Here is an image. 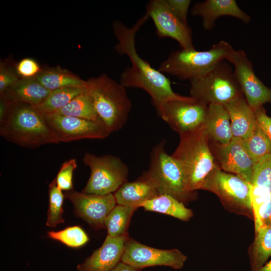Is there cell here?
<instances>
[{
    "mask_svg": "<svg viewBox=\"0 0 271 271\" xmlns=\"http://www.w3.org/2000/svg\"><path fill=\"white\" fill-rule=\"evenodd\" d=\"M215 194L226 208L234 212L253 214L251 184L217 167L206 180L202 189Z\"/></svg>",
    "mask_w": 271,
    "mask_h": 271,
    "instance_id": "cell-9",
    "label": "cell"
},
{
    "mask_svg": "<svg viewBox=\"0 0 271 271\" xmlns=\"http://www.w3.org/2000/svg\"><path fill=\"white\" fill-rule=\"evenodd\" d=\"M208 106L191 96H181L163 102L156 109L162 118L181 136L203 125Z\"/></svg>",
    "mask_w": 271,
    "mask_h": 271,
    "instance_id": "cell-10",
    "label": "cell"
},
{
    "mask_svg": "<svg viewBox=\"0 0 271 271\" xmlns=\"http://www.w3.org/2000/svg\"><path fill=\"white\" fill-rule=\"evenodd\" d=\"M84 164L90 170L89 178L82 192L106 195L116 192L127 182L128 168L118 157L105 155L97 156L86 153Z\"/></svg>",
    "mask_w": 271,
    "mask_h": 271,
    "instance_id": "cell-8",
    "label": "cell"
},
{
    "mask_svg": "<svg viewBox=\"0 0 271 271\" xmlns=\"http://www.w3.org/2000/svg\"><path fill=\"white\" fill-rule=\"evenodd\" d=\"M233 50L231 45L224 40L204 51L181 49L172 52L158 70L179 79L190 81L203 75L219 62L226 61Z\"/></svg>",
    "mask_w": 271,
    "mask_h": 271,
    "instance_id": "cell-6",
    "label": "cell"
},
{
    "mask_svg": "<svg viewBox=\"0 0 271 271\" xmlns=\"http://www.w3.org/2000/svg\"><path fill=\"white\" fill-rule=\"evenodd\" d=\"M52 114L91 120L99 119L88 89L76 96L68 104Z\"/></svg>",
    "mask_w": 271,
    "mask_h": 271,
    "instance_id": "cell-26",
    "label": "cell"
},
{
    "mask_svg": "<svg viewBox=\"0 0 271 271\" xmlns=\"http://www.w3.org/2000/svg\"><path fill=\"white\" fill-rule=\"evenodd\" d=\"M254 112L257 125L271 140V117L267 115L262 107Z\"/></svg>",
    "mask_w": 271,
    "mask_h": 271,
    "instance_id": "cell-38",
    "label": "cell"
},
{
    "mask_svg": "<svg viewBox=\"0 0 271 271\" xmlns=\"http://www.w3.org/2000/svg\"><path fill=\"white\" fill-rule=\"evenodd\" d=\"M251 185L262 188L271 194V153L254 163Z\"/></svg>",
    "mask_w": 271,
    "mask_h": 271,
    "instance_id": "cell-32",
    "label": "cell"
},
{
    "mask_svg": "<svg viewBox=\"0 0 271 271\" xmlns=\"http://www.w3.org/2000/svg\"><path fill=\"white\" fill-rule=\"evenodd\" d=\"M87 88L65 87L52 90L45 100L35 107L44 115L52 114L66 106Z\"/></svg>",
    "mask_w": 271,
    "mask_h": 271,
    "instance_id": "cell-27",
    "label": "cell"
},
{
    "mask_svg": "<svg viewBox=\"0 0 271 271\" xmlns=\"http://www.w3.org/2000/svg\"><path fill=\"white\" fill-rule=\"evenodd\" d=\"M138 208L116 204L105 220L107 235L119 237L127 234V229L133 212Z\"/></svg>",
    "mask_w": 271,
    "mask_h": 271,
    "instance_id": "cell-28",
    "label": "cell"
},
{
    "mask_svg": "<svg viewBox=\"0 0 271 271\" xmlns=\"http://www.w3.org/2000/svg\"><path fill=\"white\" fill-rule=\"evenodd\" d=\"M17 72L22 78L35 77L41 71V68L38 63L31 58H24L16 65Z\"/></svg>",
    "mask_w": 271,
    "mask_h": 271,
    "instance_id": "cell-36",
    "label": "cell"
},
{
    "mask_svg": "<svg viewBox=\"0 0 271 271\" xmlns=\"http://www.w3.org/2000/svg\"><path fill=\"white\" fill-rule=\"evenodd\" d=\"M50 92L34 77L21 78L2 94L12 101L36 106L44 101Z\"/></svg>",
    "mask_w": 271,
    "mask_h": 271,
    "instance_id": "cell-22",
    "label": "cell"
},
{
    "mask_svg": "<svg viewBox=\"0 0 271 271\" xmlns=\"http://www.w3.org/2000/svg\"><path fill=\"white\" fill-rule=\"evenodd\" d=\"M251 271L262 266L271 256V228L261 227L249 249Z\"/></svg>",
    "mask_w": 271,
    "mask_h": 271,
    "instance_id": "cell-25",
    "label": "cell"
},
{
    "mask_svg": "<svg viewBox=\"0 0 271 271\" xmlns=\"http://www.w3.org/2000/svg\"><path fill=\"white\" fill-rule=\"evenodd\" d=\"M169 5L175 16L185 24L187 23V16L191 4L190 0H167Z\"/></svg>",
    "mask_w": 271,
    "mask_h": 271,
    "instance_id": "cell-37",
    "label": "cell"
},
{
    "mask_svg": "<svg viewBox=\"0 0 271 271\" xmlns=\"http://www.w3.org/2000/svg\"><path fill=\"white\" fill-rule=\"evenodd\" d=\"M218 159L221 168L251 184L254 162L245 149L242 139L233 137L227 145H220Z\"/></svg>",
    "mask_w": 271,
    "mask_h": 271,
    "instance_id": "cell-17",
    "label": "cell"
},
{
    "mask_svg": "<svg viewBox=\"0 0 271 271\" xmlns=\"http://www.w3.org/2000/svg\"><path fill=\"white\" fill-rule=\"evenodd\" d=\"M146 14L152 19L159 38H171L179 44L182 49H195L191 28L175 16L167 0L150 1L146 6Z\"/></svg>",
    "mask_w": 271,
    "mask_h": 271,
    "instance_id": "cell-14",
    "label": "cell"
},
{
    "mask_svg": "<svg viewBox=\"0 0 271 271\" xmlns=\"http://www.w3.org/2000/svg\"><path fill=\"white\" fill-rule=\"evenodd\" d=\"M128 233L119 237L107 235L102 245L82 263L77 271H111L121 261Z\"/></svg>",
    "mask_w": 271,
    "mask_h": 271,
    "instance_id": "cell-16",
    "label": "cell"
},
{
    "mask_svg": "<svg viewBox=\"0 0 271 271\" xmlns=\"http://www.w3.org/2000/svg\"><path fill=\"white\" fill-rule=\"evenodd\" d=\"M227 61L234 66V74L248 104L254 111L271 102V89L266 87L255 74L252 64L242 50H233Z\"/></svg>",
    "mask_w": 271,
    "mask_h": 271,
    "instance_id": "cell-13",
    "label": "cell"
},
{
    "mask_svg": "<svg viewBox=\"0 0 271 271\" xmlns=\"http://www.w3.org/2000/svg\"><path fill=\"white\" fill-rule=\"evenodd\" d=\"M76 168L77 163L75 159H70L62 164L55 178L58 187L62 191L73 190L72 177Z\"/></svg>",
    "mask_w": 271,
    "mask_h": 271,
    "instance_id": "cell-34",
    "label": "cell"
},
{
    "mask_svg": "<svg viewBox=\"0 0 271 271\" xmlns=\"http://www.w3.org/2000/svg\"><path fill=\"white\" fill-rule=\"evenodd\" d=\"M64 195L72 203L75 215L96 230L105 228V220L116 205L113 193L98 195L72 190Z\"/></svg>",
    "mask_w": 271,
    "mask_h": 271,
    "instance_id": "cell-15",
    "label": "cell"
},
{
    "mask_svg": "<svg viewBox=\"0 0 271 271\" xmlns=\"http://www.w3.org/2000/svg\"><path fill=\"white\" fill-rule=\"evenodd\" d=\"M113 195L116 204L138 208L159 195L152 184L142 176L133 182L125 183Z\"/></svg>",
    "mask_w": 271,
    "mask_h": 271,
    "instance_id": "cell-20",
    "label": "cell"
},
{
    "mask_svg": "<svg viewBox=\"0 0 271 271\" xmlns=\"http://www.w3.org/2000/svg\"><path fill=\"white\" fill-rule=\"evenodd\" d=\"M187 258V256L177 249L154 248L129 237L121 261L139 270L155 266H166L180 269L184 266Z\"/></svg>",
    "mask_w": 271,
    "mask_h": 271,
    "instance_id": "cell-11",
    "label": "cell"
},
{
    "mask_svg": "<svg viewBox=\"0 0 271 271\" xmlns=\"http://www.w3.org/2000/svg\"><path fill=\"white\" fill-rule=\"evenodd\" d=\"M142 207L146 211L165 214L182 221H189L193 216L192 210L185 204L167 195H159L144 202Z\"/></svg>",
    "mask_w": 271,
    "mask_h": 271,
    "instance_id": "cell-24",
    "label": "cell"
},
{
    "mask_svg": "<svg viewBox=\"0 0 271 271\" xmlns=\"http://www.w3.org/2000/svg\"><path fill=\"white\" fill-rule=\"evenodd\" d=\"M149 18L145 14L131 28L120 21H115L112 28L117 40L115 51L120 55H126L131 64V67H126L121 73L120 83L125 88H139L146 91L156 108L167 100L182 95L174 92L170 80L164 73L153 68L137 53L136 35Z\"/></svg>",
    "mask_w": 271,
    "mask_h": 271,
    "instance_id": "cell-1",
    "label": "cell"
},
{
    "mask_svg": "<svg viewBox=\"0 0 271 271\" xmlns=\"http://www.w3.org/2000/svg\"><path fill=\"white\" fill-rule=\"evenodd\" d=\"M50 238L61 242L72 248H79L89 241L86 233L79 226H72L59 231H50L48 232Z\"/></svg>",
    "mask_w": 271,
    "mask_h": 271,
    "instance_id": "cell-31",
    "label": "cell"
},
{
    "mask_svg": "<svg viewBox=\"0 0 271 271\" xmlns=\"http://www.w3.org/2000/svg\"><path fill=\"white\" fill-rule=\"evenodd\" d=\"M190 82L191 97L207 105H224L243 96L234 72L226 60Z\"/></svg>",
    "mask_w": 271,
    "mask_h": 271,
    "instance_id": "cell-7",
    "label": "cell"
},
{
    "mask_svg": "<svg viewBox=\"0 0 271 271\" xmlns=\"http://www.w3.org/2000/svg\"><path fill=\"white\" fill-rule=\"evenodd\" d=\"M260 227L271 228V199L261 208L259 212Z\"/></svg>",
    "mask_w": 271,
    "mask_h": 271,
    "instance_id": "cell-39",
    "label": "cell"
},
{
    "mask_svg": "<svg viewBox=\"0 0 271 271\" xmlns=\"http://www.w3.org/2000/svg\"><path fill=\"white\" fill-rule=\"evenodd\" d=\"M21 78L18 74L16 66L10 61L0 63V95L3 94Z\"/></svg>",
    "mask_w": 271,
    "mask_h": 271,
    "instance_id": "cell-35",
    "label": "cell"
},
{
    "mask_svg": "<svg viewBox=\"0 0 271 271\" xmlns=\"http://www.w3.org/2000/svg\"><path fill=\"white\" fill-rule=\"evenodd\" d=\"M242 141L245 149L254 163L271 153V140L257 124L252 134Z\"/></svg>",
    "mask_w": 271,
    "mask_h": 271,
    "instance_id": "cell-30",
    "label": "cell"
},
{
    "mask_svg": "<svg viewBox=\"0 0 271 271\" xmlns=\"http://www.w3.org/2000/svg\"><path fill=\"white\" fill-rule=\"evenodd\" d=\"M0 135L24 148H36L59 142L47 124L44 115L35 106L11 102L0 120Z\"/></svg>",
    "mask_w": 271,
    "mask_h": 271,
    "instance_id": "cell-2",
    "label": "cell"
},
{
    "mask_svg": "<svg viewBox=\"0 0 271 271\" xmlns=\"http://www.w3.org/2000/svg\"><path fill=\"white\" fill-rule=\"evenodd\" d=\"M87 82L99 118L111 133L121 129L132 107L125 87L105 74L90 78Z\"/></svg>",
    "mask_w": 271,
    "mask_h": 271,
    "instance_id": "cell-4",
    "label": "cell"
},
{
    "mask_svg": "<svg viewBox=\"0 0 271 271\" xmlns=\"http://www.w3.org/2000/svg\"><path fill=\"white\" fill-rule=\"evenodd\" d=\"M250 197L256 232L260 228L259 220L260 209L271 199V194L262 188L251 185Z\"/></svg>",
    "mask_w": 271,
    "mask_h": 271,
    "instance_id": "cell-33",
    "label": "cell"
},
{
    "mask_svg": "<svg viewBox=\"0 0 271 271\" xmlns=\"http://www.w3.org/2000/svg\"><path fill=\"white\" fill-rule=\"evenodd\" d=\"M165 145L163 140L153 147L149 169L142 176L152 184L159 195L171 196L185 204L192 199L193 193L188 189L181 165L166 153Z\"/></svg>",
    "mask_w": 271,
    "mask_h": 271,
    "instance_id": "cell-5",
    "label": "cell"
},
{
    "mask_svg": "<svg viewBox=\"0 0 271 271\" xmlns=\"http://www.w3.org/2000/svg\"><path fill=\"white\" fill-rule=\"evenodd\" d=\"M44 116L59 143L83 139H104L111 133L100 119L91 120L56 114Z\"/></svg>",
    "mask_w": 271,
    "mask_h": 271,
    "instance_id": "cell-12",
    "label": "cell"
},
{
    "mask_svg": "<svg viewBox=\"0 0 271 271\" xmlns=\"http://www.w3.org/2000/svg\"><path fill=\"white\" fill-rule=\"evenodd\" d=\"M203 125L208 137L220 145L228 144L233 138L229 115L223 105H208Z\"/></svg>",
    "mask_w": 271,
    "mask_h": 271,
    "instance_id": "cell-21",
    "label": "cell"
},
{
    "mask_svg": "<svg viewBox=\"0 0 271 271\" xmlns=\"http://www.w3.org/2000/svg\"><path fill=\"white\" fill-rule=\"evenodd\" d=\"M193 16H200L204 30H211L216 21L222 16L236 18L245 24H248L251 18L242 11L234 0H206L196 3L191 10Z\"/></svg>",
    "mask_w": 271,
    "mask_h": 271,
    "instance_id": "cell-18",
    "label": "cell"
},
{
    "mask_svg": "<svg viewBox=\"0 0 271 271\" xmlns=\"http://www.w3.org/2000/svg\"><path fill=\"white\" fill-rule=\"evenodd\" d=\"M65 195L58 187L55 178L49 185V207L46 225L55 227L64 223L63 205Z\"/></svg>",
    "mask_w": 271,
    "mask_h": 271,
    "instance_id": "cell-29",
    "label": "cell"
},
{
    "mask_svg": "<svg viewBox=\"0 0 271 271\" xmlns=\"http://www.w3.org/2000/svg\"><path fill=\"white\" fill-rule=\"evenodd\" d=\"M256 271H271V260Z\"/></svg>",
    "mask_w": 271,
    "mask_h": 271,
    "instance_id": "cell-41",
    "label": "cell"
},
{
    "mask_svg": "<svg viewBox=\"0 0 271 271\" xmlns=\"http://www.w3.org/2000/svg\"><path fill=\"white\" fill-rule=\"evenodd\" d=\"M208 138L203 125L181 135L179 146L172 155L181 165L188 189L192 193L202 189L207 178L217 167L209 147Z\"/></svg>",
    "mask_w": 271,
    "mask_h": 271,
    "instance_id": "cell-3",
    "label": "cell"
},
{
    "mask_svg": "<svg viewBox=\"0 0 271 271\" xmlns=\"http://www.w3.org/2000/svg\"><path fill=\"white\" fill-rule=\"evenodd\" d=\"M111 271H140V270L120 261Z\"/></svg>",
    "mask_w": 271,
    "mask_h": 271,
    "instance_id": "cell-40",
    "label": "cell"
},
{
    "mask_svg": "<svg viewBox=\"0 0 271 271\" xmlns=\"http://www.w3.org/2000/svg\"><path fill=\"white\" fill-rule=\"evenodd\" d=\"M35 77L50 91L65 87L87 88L88 85L87 80L60 66L41 69Z\"/></svg>",
    "mask_w": 271,
    "mask_h": 271,
    "instance_id": "cell-23",
    "label": "cell"
},
{
    "mask_svg": "<svg viewBox=\"0 0 271 271\" xmlns=\"http://www.w3.org/2000/svg\"><path fill=\"white\" fill-rule=\"evenodd\" d=\"M229 115L233 137L244 140L257 125L255 112L242 96L225 104Z\"/></svg>",
    "mask_w": 271,
    "mask_h": 271,
    "instance_id": "cell-19",
    "label": "cell"
}]
</instances>
